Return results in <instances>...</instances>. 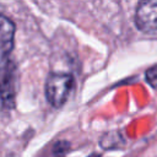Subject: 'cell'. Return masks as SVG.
<instances>
[{"label": "cell", "mask_w": 157, "mask_h": 157, "mask_svg": "<svg viewBox=\"0 0 157 157\" xmlns=\"http://www.w3.org/2000/svg\"><path fill=\"white\" fill-rule=\"evenodd\" d=\"M72 87L74 80L71 75L52 72L45 81V97L53 107L60 108L67 101Z\"/></svg>", "instance_id": "cell-1"}, {"label": "cell", "mask_w": 157, "mask_h": 157, "mask_svg": "<svg viewBox=\"0 0 157 157\" xmlns=\"http://www.w3.org/2000/svg\"><path fill=\"white\" fill-rule=\"evenodd\" d=\"M135 23L142 33L157 36V0L139 2L135 12Z\"/></svg>", "instance_id": "cell-2"}, {"label": "cell", "mask_w": 157, "mask_h": 157, "mask_svg": "<svg viewBox=\"0 0 157 157\" xmlns=\"http://www.w3.org/2000/svg\"><path fill=\"white\" fill-rule=\"evenodd\" d=\"M0 93L4 108L11 109L15 105V67L9 60H4L0 66Z\"/></svg>", "instance_id": "cell-3"}, {"label": "cell", "mask_w": 157, "mask_h": 157, "mask_svg": "<svg viewBox=\"0 0 157 157\" xmlns=\"http://www.w3.org/2000/svg\"><path fill=\"white\" fill-rule=\"evenodd\" d=\"M15 25L4 15H0V53L7 55L13 48Z\"/></svg>", "instance_id": "cell-4"}, {"label": "cell", "mask_w": 157, "mask_h": 157, "mask_svg": "<svg viewBox=\"0 0 157 157\" xmlns=\"http://www.w3.org/2000/svg\"><path fill=\"white\" fill-rule=\"evenodd\" d=\"M146 80H147L153 87H157V66L150 69V70L146 72Z\"/></svg>", "instance_id": "cell-5"}, {"label": "cell", "mask_w": 157, "mask_h": 157, "mask_svg": "<svg viewBox=\"0 0 157 157\" xmlns=\"http://www.w3.org/2000/svg\"><path fill=\"white\" fill-rule=\"evenodd\" d=\"M0 108H4V105H2V99H1V93H0Z\"/></svg>", "instance_id": "cell-6"}, {"label": "cell", "mask_w": 157, "mask_h": 157, "mask_svg": "<svg viewBox=\"0 0 157 157\" xmlns=\"http://www.w3.org/2000/svg\"><path fill=\"white\" fill-rule=\"evenodd\" d=\"M90 157H99V156H97V155H92V156H90Z\"/></svg>", "instance_id": "cell-7"}]
</instances>
